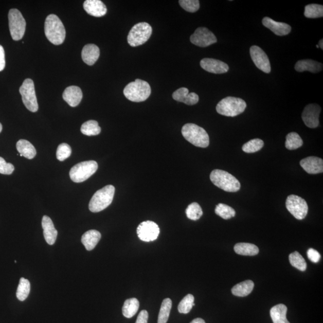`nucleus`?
Returning a JSON list of instances; mask_svg holds the SVG:
<instances>
[{"label": "nucleus", "mask_w": 323, "mask_h": 323, "mask_svg": "<svg viewBox=\"0 0 323 323\" xmlns=\"http://www.w3.org/2000/svg\"><path fill=\"white\" fill-rule=\"evenodd\" d=\"M45 35L55 45H60L65 39V29L60 18L54 14L46 17L45 24Z\"/></svg>", "instance_id": "nucleus-1"}, {"label": "nucleus", "mask_w": 323, "mask_h": 323, "mask_svg": "<svg viewBox=\"0 0 323 323\" xmlns=\"http://www.w3.org/2000/svg\"><path fill=\"white\" fill-rule=\"evenodd\" d=\"M182 133L187 141L198 148H206L210 145V138L206 131L196 124H185Z\"/></svg>", "instance_id": "nucleus-2"}, {"label": "nucleus", "mask_w": 323, "mask_h": 323, "mask_svg": "<svg viewBox=\"0 0 323 323\" xmlns=\"http://www.w3.org/2000/svg\"><path fill=\"white\" fill-rule=\"evenodd\" d=\"M151 87L145 80L136 79L134 82L127 84L123 94L130 101L140 102L145 101L151 94Z\"/></svg>", "instance_id": "nucleus-3"}, {"label": "nucleus", "mask_w": 323, "mask_h": 323, "mask_svg": "<svg viewBox=\"0 0 323 323\" xmlns=\"http://www.w3.org/2000/svg\"><path fill=\"white\" fill-rule=\"evenodd\" d=\"M210 177L215 186L225 192H237L241 188L238 179L225 171L214 170L211 172Z\"/></svg>", "instance_id": "nucleus-4"}, {"label": "nucleus", "mask_w": 323, "mask_h": 323, "mask_svg": "<svg viewBox=\"0 0 323 323\" xmlns=\"http://www.w3.org/2000/svg\"><path fill=\"white\" fill-rule=\"evenodd\" d=\"M115 193V188L112 185H107L98 190L90 201V211L98 212L105 210L112 204Z\"/></svg>", "instance_id": "nucleus-5"}, {"label": "nucleus", "mask_w": 323, "mask_h": 323, "mask_svg": "<svg viewBox=\"0 0 323 323\" xmlns=\"http://www.w3.org/2000/svg\"><path fill=\"white\" fill-rule=\"evenodd\" d=\"M246 107L247 104L241 98L227 97L219 102L216 106V110L220 115L235 117L243 113Z\"/></svg>", "instance_id": "nucleus-6"}, {"label": "nucleus", "mask_w": 323, "mask_h": 323, "mask_svg": "<svg viewBox=\"0 0 323 323\" xmlns=\"http://www.w3.org/2000/svg\"><path fill=\"white\" fill-rule=\"evenodd\" d=\"M98 165L94 160L84 161L72 167L69 171V177L75 183H82L87 181L96 172Z\"/></svg>", "instance_id": "nucleus-7"}, {"label": "nucleus", "mask_w": 323, "mask_h": 323, "mask_svg": "<svg viewBox=\"0 0 323 323\" xmlns=\"http://www.w3.org/2000/svg\"><path fill=\"white\" fill-rule=\"evenodd\" d=\"M152 34V28L147 23L134 25L128 35V43L132 47L141 46L148 42Z\"/></svg>", "instance_id": "nucleus-8"}, {"label": "nucleus", "mask_w": 323, "mask_h": 323, "mask_svg": "<svg viewBox=\"0 0 323 323\" xmlns=\"http://www.w3.org/2000/svg\"><path fill=\"white\" fill-rule=\"evenodd\" d=\"M8 16L11 36L14 41H19L25 34L26 21L20 11L16 9L10 10Z\"/></svg>", "instance_id": "nucleus-9"}, {"label": "nucleus", "mask_w": 323, "mask_h": 323, "mask_svg": "<svg viewBox=\"0 0 323 323\" xmlns=\"http://www.w3.org/2000/svg\"><path fill=\"white\" fill-rule=\"evenodd\" d=\"M20 93L25 107L31 112H38L39 105L32 80L25 79L20 87Z\"/></svg>", "instance_id": "nucleus-10"}, {"label": "nucleus", "mask_w": 323, "mask_h": 323, "mask_svg": "<svg viewBox=\"0 0 323 323\" xmlns=\"http://www.w3.org/2000/svg\"><path fill=\"white\" fill-rule=\"evenodd\" d=\"M288 210L297 220H303L308 214V206L306 200L303 198L291 194L285 202Z\"/></svg>", "instance_id": "nucleus-11"}, {"label": "nucleus", "mask_w": 323, "mask_h": 323, "mask_svg": "<svg viewBox=\"0 0 323 323\" xmlns=\"http://www.w3.org/2000/svg\"><path fill=\"white\" fill-rule=\"evenodd\" d=\"M190 40L193 45L201 47H208L218 42L213 33L205 27L197 28Z\"/></svg>", "instance_id": "nucleus-12"}, {"label": "nucleus", "mask_w": 323, "mask_h": 323, "mask_svg": "<svg viewBox=\"0 0 323 323\" xmlns=\"http://www.w3.org/2000/svg\"><path fill=\"white\" fill-rule=\"evenodd\" d=\"M137 232L141 241L151 242L156 240L158 237L160 229L156 223L148 220L140 223L137 227Z\"/></svg>", "instance_id": "nucleus-13"}, {"label": "nucleus", "mask_w": 323, "mask_h": 323, "mask_svg": "<svg viewBox=\"0 0 323 323\" xmlns=\"http://www.w3.org/2000/svg\"><path fill=\"white\" fill-rule=\"evenodd\" d=\"M249 52L256 67L267 74L270 73L271 71L270 62L266 53L258 46H252Z\"/></svg>", "instance_id": "nucleus-14"}, {"label": "nucleus", "mask_w": 323, "mask_h": 323, "mask_svg": "<svg viewBox=\"0 0 323 323\" xmlns=\"http://www.w3.org/2000/svg\"><path fill=\"white\" fill-rule=\"evenodd\" d=\"M320 105L316 104H308L304 107L302 118L306 125L310 128H315L319 125V116L321 113Z\"/></svg>", "instance_id": "nucleus-15"}, {"label": "nucleus", "mask_w": 323, "mask_h": 323, "mask_svg": "<svg viewBox=\"0 0 323 323\" xmlns=\"http://www.w3.org/2000/svg\"><path fill=\"white\" fill-rule=\"evenodd\" d=\"M201 67L204 70L213 74H223L229 71L228 65L221 61L212 58H204L200 62Z\"/></svg>", "instance_id": "nucleus-16"}, {"label": "nucleus", "mask_w": 323, "mask_h": 323, "mask_svg": "<svg viewBox=\"0 0 323 323\" xmlns=\"http://www.w3.org/2000/svg\"><path fill=\"white\" fill-rule=\"evenodd\" d=\"M300 166L310 174H317L322 173L323 160L320 157L316 156H309L301 160Z\"/></svg>", "instance_id": "nucleus-17"}, {"label": "nucleus", "mask_w": 323, "mask_h": 323, "mask_svg": "<svg viewBox=\"0 0 323 323\" xmlns=\"http://www.w3.org/2000/svg\"><path fill=\"white\" fill-rule=\"evenodd\" d=\"M262 24L265 27L273 31L275 35L278 36H284L289 34L291 32L292 27L288 24L279 23L275 21L269 17H264Z\"/></svg>", "instance_id": "nucleus-18"}, {"label": "nucleus", "mask_w": 323, "mask_h": 323, "mask_svg": "<svg viewBox=\"0 0 323 323\" xmlns=\"http://www.w3.org/2000/svg\"><path fill=\"white\" fill-rule=\"evenodd\" d=\"M84 10L94 17H102L107 13L105 5L100 0H86L83 3Z\"/></svg>", "instance_id": "nucleus-19"}, {"label": "nucleus", "mask_w": 323, "mask_h": 323, "mask_svg": "<svg viewBox=\"0 0 323 323\" xmlns=\"http://www.w3.org/2000/svg\"><path fill=\"white\" fill-rule=\"evenodd\" d=\"M62 97L69 105L72 107H75L80 103L82 100V91L78 86H69L65 89Z\"/></svg>", "instance_id": "nucleus-20"}, {"label": "nucleus", "mask_w": 323, "mask_h": 323, "mask_svg": "<svg viewBox=\"0 0 323 323\" xmlns=\"http://www.w3.org/2000/svg\"><path fill=\"white\" fill-rule=\"evenodd\" d=\"M43 235L47 243L53 245L57 240L58 231L53 225L52 220L47 216H44L42 219Z\"/></svg>", "instance_id": "nucleus-21"}, {"label": "nucleus", "mask_w": 323, "mask_h": 323, "mask_svg": "<svg viewBox=\"0 0 323 323\" xmlns=\"http://www.w3.org/2000/svg\"><path fill=\"white\" fill-rule=\"evenodd\" d=\"M172 98L175 101L189 105L196 104L199 101V96L194 93L189 94L188 89L186 87H181L175 91L172 94Z\"/></svg>", "instance_id": "nucleus-22"}, {"label": "nucleus", "mask_w": 323, "mask_h": 323, "mask_svg": "<svg viewBox=\"0 0 323 323\" xmlns=\"http://www.w3.org/2000/svg\"><path fill=\"white\" fill-rule=\"evenodd\" d=\"M100 55V51L99 47L94 44H89L84 46L83 48L82 60L87 65H93L98 60Z\"/></svg>", "instance_id": "nucleus-23"}, {"label": "nucleus", "mask_w": 323, "mask_h": 323, "mask_svg": "<svg viewBox=\"0 0 323 323\" xmlns=\"http://www.w3.org/2000/svg\"><path fill=\"white\" fill-rule=\"evenodd\" d=\"M322 64L311 60H300L296 62L295 68L296 71L303 72L308 71L313 73H317L322 71Z\"/></svg>", "instance_id": "nucleus-24"}, {"label": "nucleus", "mask_w": 323, "mask_h": 323, "mask_svg": "<svg viewBox=\"0 0 323 323\" xmlns=\"http://www.w3.org/2000/svg\"><path fill=\"white\" fill-rule=\"evenodd\" d=\"M101 235L96 230H90L83 235L82 242L87 251L93 250L100 241Z\"/></svg>", "instance_id": "nucleus-25"}, {"label": "nucleus", "mask_w": 323, "mask_h": 323, "mask_svg": "<svg viewBox=\"0 0 323 323\" xmlns=\"http://www.w3.org/2000/svg\"><path fill=\"white\" fill-rule=\"evenodd\" d=\"M288 308L284 304H278L271 308L270 315L274 323H291L286 315H287Z\"/></svg>", "instance_id": "nucleus-26"}, {"label": "nucleus", "mask_w": 323, "mask_h": 323, "mask_svg": "<svg viewBox=\"0 0 323 323\" xmlns=\"http://www.w3.org/2000/svg\"><path fill=\"white\" fill-rule=\"evenodd\" d=\"M16 149L21 156H24L28 159L34 158L37 154L34 146L25 139H20L17 142Z\"/></svg>", "instance_id": "nucleus-27"}, {"label": "nucleus", "mask_w": 323, "mask_h": 323, "mask_svg": "<svg viewBox=\"0 0 323 323\" xmlns=\"http://www.w3.org/2000/svg\"><path fill=\"white\" fill-rule=\"evenodd\" d=\"M254 287V282L252 280H246L234 286L232 293L234 296L245 297L250 294Z\"/></svg>", "instance_id": "nucleus-28"}, {"label": "nucleus", "mask_w": 323, "mask_h": 323, "mask_svg": "<svg viewBox=\"0 0 323 323\" xmlns=\"http://www.w3.org/2000/svg\"><path fill=\"white\" fill-rule=\"evenodd\" d=\"M234 251L238 255L253 256L258 254L259 249L255 244L241 242L235 245Z\"/></svg>", "instance_id": "nucleus-29"}, {"label": "nucleus", "mask_w": 323, "mask_h": 323, "mask_svg": "<svg viewBox=\"0 0 323 323\" xmlns=\"http://www.w3.org/2000/svg\"><path fill=\"white\" fill-rule=\"evenodd\" d=\"M139 303L137 299L131 298L126 300L122 308V313L124 317L130 318L137 314Z\"/></svg>", "instance_id": "nucleus-30"}, {"label": "nucleus", "mask_w": 323, "mask_h": 323, "mask_svg": "<svg viewBox=\"0 0 323 323\" xmlns=\"http://www.w3.org/2000/svg\"><path fill=\"white\" fill-rule=\"evenodd\" d=\"M80 131L84 135L95 136L100 134L101 130L97 121L91 120L84 122L81 127Z\"/></svg>", "instance_id": "nucleus-31"}, {"label": "nucleus", "mask_w": 323, "mask_h": 323, "mask_svg": "<svg viewBox=\"0 0 323 323\" xmlns=\"http://www.w3.org/2000/svg\"><path fill=\"white\" fill-rule=\"evenodd\" d=\"M285 148L290 150L299 149L303 145V140L300 135L294 132L286 136Z\"/></svg>", "instance_id": "nucleus-32"}, {"label": "nucleus", "mask_w": 323, "mask_h": 323, "mask_svg": "<svg viewBox=\"0 0 323 323\" xmlns=\"http://www.w3.org/2000/svg\"><path fill=\"white\" fill-rule=\"evenodd\" d=\"M30 282L27 279L22 277L20 279V284L18 285L16 297L20 301H24L26 299L30 292Z\"/></svg>", "instance_id": "nucleus-33"}, {"label": "nucleus", "mask_w": 323, "mask_h": 323, "mask_svg": "<svg viewBox=\"0 0 323 323\" xmlns=\"http://www.w3.org/2000/svg\"><path fill=\"white\" fill-rule=\"evenodd\" d=\"M172 308V300L170 298L165 299L162 303L157 323H167Z\"/></svg>", "instance_id": "nucleus-34"}, {"label": "nucleus", "mask_w": 323, "mask_h": 323, "mask_svg": "<svg viewBox=\"0 0 323 323\" xmlns=\"http://www.w3.org/2000/svg\"><path fill=\"white\" fill-rule=\"evenodd\" d=\"M304 16L311 19L322 17L323 16V6L317 4H311L304 7Z\"/></svg>", "instance_id": "nucleus-35"}, {"label": "nucleus", "mask_w": 323, "mask_h": 323, "mask_svg": "<svg viewBox=\"0 0 323 323\" xmlns=\"http://www.w3.org/2000/svg\"><path fill=\"white\" fill-rule=\"evenodd\" d=\"M215 212L217 215L225 220L234 218L236 214V212L233 208L224 204H219L217 205Z\"/></svg>", "instance_id": "nucleus-36"}, {"label": "nucleus", "mask_w": 323, "mask_h": 323, "mask_svg": "<svg viewBox=\"0 0 323 323\" xmlns=\"http://www.w3.org/2000/svg\"><path fill=\"white\" fill-rule=\"evenodd\" d=\"M289 261L293 266L300 271H304L307 270V264L306 260L297 252L291 253L289 255Z\"/></svg>", "instance_id": "nucleus-37"}, {"label": "nucleus", "mask_w": 323, "mask_h": 323, "mask_svg": "<svg viewBox=\"0 0 323 323\" xmlns=\"http://www.w3.org/2000/svg\"><path fill=\"white\" fill-rule=\"evenodd\" d=\"M264 142L259 138L253 139L246 142L242 146V149L245 153H253L259 151L263 148Z\"/></svg>", "instance_id": "nucleus-38"}, {"label": "nucleus", "mask_w": 323, "mask_h": 323, "mask_svg": "<svg viewBox=\"0 0 323 323\" xmlns=\"http://www.w3.org/2000/svg\"><path fill=\"white\" fill-rule=\"evenodd\" d=\"M186 214L188 219L195 221L201 218L203 214V211L199 204L193 203L190 204L186 208Z\"/></svg>", "instance_id": "nucleus-39"}, {"label": "nucleus", "mask_w": 323, "mask_h": 323, "mask_svg": "<svg viewBox=\"0 0 323 323\" xmlns=\"http://www.w3.org/2000/svg\"><path fill=\"white\" fill-rule=\"evenodd\" d=\"M194 296L189 294L186 295L180 302L178 306V310L180 313L188 314L194 306Z\"/></svg>", "instance_id": "nucleus-40"}, {"label": "nucleus", "mask_w": 323, "mask_h": 323, "mask_svg": "<svg viewBox=\"0 0 323 323\" xmlns=\"http://www.w3.org/2000/svg\"><path fill=\"white\" fill-rule=\"evenodd\" d=\"M179 4L183 9L190 13L197 12L200 7L198 0H180Z\"/></svg>", "instance_id": "nucleus-41"}, {"label": "nucleus", "mask_w": 323, "mask_h": 323, "mask_svg": "<svg viewBox=\"0 0 323 323\" xmlns=\"http://www.w3.org/2000/svg\"><path fill=\"white\" fill-rule=\"evenodd\" d=\"M71 148L67 143H62L58 146L57 157L60 161H64L71 156Z\"/></svg>", "instance_id": "nucleus-42"}, {"label": "nucleus", "mask_w": 323, "mask_h": 323, "mask_svg": "<svg viewBox=\"0 0 323 323\" xmlns=\"http://www.w3.org/2000/svg\"><path fill=\"white\" fill-rule=\"evenodd\" d=\"M14 170V167L12 164L7 163L3 157H0V174L10 175Z\"/></svg>", "instance_id": "nucleus-43"}, {"label": "nucleus", "mask_w": 323, "mask_h": 323, "mask_svg": "<svg viewBox=\"0 0 323 323\" xmlns=\"http://www.w3.org/2000/svg\"><path fill=\"white\" fill-rule=\"evenodd\" d=\"M307 256L311 262L318 263L321 259V255L317 250L313 248H310L307 252Z\"/></svg>", "instance_id": "nucleus-44"}, {"label": "nucleus", "mask_w": 323, "mask_h": 323, "mask_svg": "<svg viewBox=\"0 0 323 323\" xmlns=\"http://www.w3.org/2000/svg\"><path fill=\"white\" fill-rule=\"evenodd\" d=\"M149 314L146 310H142L138 314L135 323H148Z\"/></svg>", "instance_id": "nucleus-45"}, {"label": "nucleus", "mask_w": 323, "mask_h": 323, "mask_svg": "<svg viewBox=\"0 0 323 323\" xmlns=\"http://www.w3.org/2000/svg\"><path fill=\"white\" fill-rule=\"evenodd\" d=\"M6 66L5 52L3 47L0 45V71L5 69Z\"/></svg>", "instance_id": "nucleus-46"}, {"label": "nucleus", "mask_w": 323, "mask_h": 323, "mask_svg": "<svg viewBox=\"0 0 323 323\" xmlns=\"http://www.w3.org/2000/svg\"><path fill=\"white\" fill-rule=\"evenodd\" d=\"M190 323H205V322L203 320V319H202L200 318H197L194 319V320Z\"/></svg>", "instance_id": "nucleus-47"}, {"label": "nucleus", "mask_w": 323, "mask_h": 323, "mask_svg": "<svg viewBox=\"0 0 323 323\" xmlns=\"http://www.w3.org/2000/svg\"><path fill=\"white\" fill-rule=\"evenodd\" d=\"M322 43H323V40H322V39H321V40H320V42H319L318 45V47H320V48H321V49H323V45H322Z\"/></svg>", "instance_id": "nucleus-48"}, {"label": "nucleus", "mask_w": 323, "mask_h": 323, "mask_svg": "<svg viewBox=\"0 0 323 323\" xmlns=\"http://www.w3.org/2000/svg\"><path fill=\"white\" fill-rule=\"evenodd\" d=\"M3 130V126L1 123H0V133H1V132Z\"/></svg>", "instance_id": "nucleus-49"}, {"label": "nucleus", "mask_w": 323, "mask_h": 323, "mask_svg": "<svg viewBox=\"0 0 323 323\" xmlns=\"http://www.w3.org/2000/svg\"><path fill=\"white\" fill-rule=\"evenodd\" d=\"M317 48H319V47L318 45H317Z\"/></svg>", "instance_id": "nucleus-50"}]
</instances>
